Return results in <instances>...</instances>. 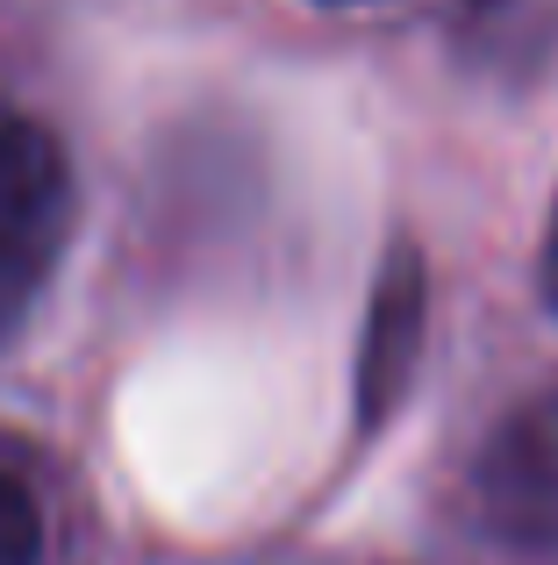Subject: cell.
<instances>
[{"mask_svg": "<svg viewBox=\"0 0 558 565\" xmlns=\"http://www.w3.org/2000/svg\"><path fill=\"white\" fill-rule=\"evenodd\" d=\"M65 151L43 122L0 108V322L29 301L65 236Z\"/></svg>", "mask_w": 558, "mask_h": 565, "instance_id": "obj_1", "label": "cell"}, {"mask_svg": "<svg viewBox=\"0 0 558 565\" xmlns=\"http://www.w3.org/2000/svg\"><path fill=\"white\" fill-rule=\"evenodd\" d=\"M422 258L416 250H394L379 265V287H373V316H365V351H358V423L379 429L401 401L408 373H416V351H422Z\"/></svg>", "mask_w": 558, "mask_h": 565, "instance_id": "obj_3", "label": "cell"}, {"mask_svg": "<svg viewBox=\"0 0 558 565\" xmlns=\"http://www.w3.org/2000/svg\"><path fill=\"white\" fill-rule=\"evenodd\" d=\"M480 509L516 544H558V394L516 408L480 451Z\"/></svg>", "mask_w": 558, "mask_h": 565, "instance_id": "obj_2", "label": "cell"}, {"mask_svg": "<svg viewBox=\"0 0 558 565\" xmlns=\"http://www.w3.org/2000/svg\"><path fill=\"white\" fill-rule=\"evenodd\" d=\"M43 558V515L14 472H0V565H36Z\"/></svg>", "mask_w": 558, "mask_h": 565, "instance_id": "obj_4", "label": "cell"}, {"mask_svg": "<svg viewBox=\"0 0 558 565\" xmlns=\"http://www.w3.org/2000/svg\"><path fill=\"white\" fill-rule=\"evenodd\" d=\"M537 279H545V301L558 316V201H551V222H545V258H537Z\"/></svg>", "mask_w": 558, "mask_h": 565, "instance_id": "obj_5", "label": "cell"}]
</instances>
